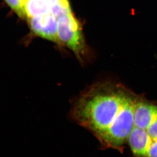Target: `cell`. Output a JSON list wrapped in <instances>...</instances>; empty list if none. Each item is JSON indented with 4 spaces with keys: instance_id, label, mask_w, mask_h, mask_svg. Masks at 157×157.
Segmentation results:
<instances>
[{
    "instance_id": "obj_1",
    "label": "cell",
    "mask_w": 157,
    "mask_h": 157,
    "mask_svg": "<svg viewBox=\"0 0 157 157\" xmlns=\"http://www.w3.org/2000/svg\"><path fill=\"white\" fill-rule=\"evenodd\" d=\"M140 99L120 83L105 82L85 90L71 109V117L104 147L122 151L133 127Z\"/></svg>"
},
{
    "instance_id": "obj_2",
    "label": "cell",
    "mask_w": 157,
    "mask_h": 157,
    "mask_svg": "<svg viewBox=\"0 0 157 157\" xmlns=\"http://www.w3.org/2000/svg\"><path fill=\"white\" fill-rule=\"evenodd\" d=\"M133 157H157V105L141 98L127 140Z\"/></svg>"
},
{
    "instance_id": "obj_3",
    "label": "cell",
    "mask_w": 157,
    "mask_h": 157,
    "mask_svg": "<svg viewBox=\"0 0 157 157\" xmlns=\"http://www.w3.org/2000/svg\"><path fill=\"white\" fill-rule=\"evenodd\" d=\"M59 42L65 44L79 56L83 53L84 42L78 21L71 9L64 12L58 19Z\"/></svg>"
},
{
    "instance_id": "obj_5",
    "label": "cell",
    "mask_w": 157,
    "mask_h": 157,
    "mask_svg": "<svg viewBox=\"0 0 157 157\" xmlns=\"http://www.w3.org/2000/svg\"><path fill=\"white\" fill-rule=\"evenodd\" d=\"M6 3L22 17H26L25 5L26 0H5Z\"/></svg>"
},
{
    "instance_id": "obj_4",
    "label": "cell",
    "mask_w": 157,
    "mask_h": 157,
    "mask_svg": "<svg viewBox=\"0 0 157 157\" xmlns=\"http://www.w3.org/2000/svg\"><path fill=\"white\" fill-rule=\"evenodd\" d=\"M30 28L36 35L47 40L59 42L58 18L51 13L29 18Z\"/></svg>"
}]
</instances>
